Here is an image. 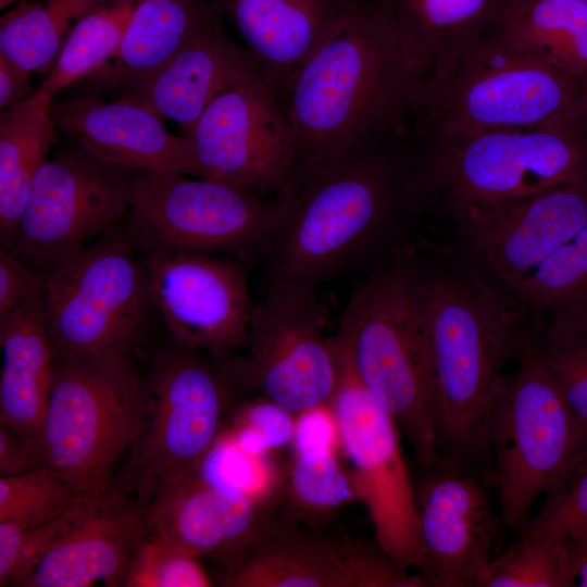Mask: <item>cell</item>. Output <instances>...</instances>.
<instances>
[{"label":"cell","mask_w":587,"mask_h":587,"mask_svg":"<svg viewBox=\"0 0 587 587\" xmlns=\"http://www.w3.org/2000/svg\"><path fill=\"white\" fill-rule=\"evenodd\" d=\"M420 83L380 0H358L304 63L272 86L296 138L298 177L404 137Z\"/></svg>","instance_id":"cell-1"},{"label":"cell","mask_w":587,"mask_h":587,"mask_svg":"<svg viewBox=\"0 0 587 587\" xmlns=\"http://www.w3.org/2000/svg\"><path fill=\"white\" fill-rule=\"evenodd\" d=\"M439 416V454L491 472L485 433L508 360L524 328L516 304L474 263L421 267Z\"/></svg>","instance_id":"cell-2"},{"label":"cell","mask_w":587,"mask_h":587,"mask_svg":"<svg viewBox=\"0 0 587 587\" xmlns=\"http://www.w3.org/2000/svg\"><path fill=\"white\" fill-rule=\"evenodd\" d=\"M410 149L401 140L350 152L298 177L272 238L271 279L317 286L370 250L415 204Z\"/></svg>","instance_id":"cell-3"},{"label":"cell","mask_w":587,"mask_h":587,"mask_svg":"<svg viewBox=\"0 0 587 587\" xmlns=\"http://www.w3.org/2000/svg\"><path fill=\"white\" fill-rule=\"evenodd\" d=\"M361 383L392 416L424 466L439 455L437 388L421 266L392 255L352 291L335 333Z\"/></svg>","instance_id":"cell-4"},{"label":"cell","mask_w":587,"mask_h":587,"mask_svg":"<svg viewBox=\"0 0 587 587\" xmlns=\"http://www.w3.org/2000/svg\"><path fill=\"white\" fill-rule=\"evenodd\" d=\"M549 124H587V76L549 66L491 28L420 84L408 132L430 139Z\"/></svg>","instance_id":"cell-5"},{"label":"cell","mask_w":587,"mask_h":587,"mask_svg":"<svg viewBox=\"0 0 587 587\" xmlns=\"http://www.w3.org/2000/svg\"><path fill=\"white\" fill-rule=\"evenodd\" d=\"M147 420L146 379L129 354H55L39 445L47 467L79 492L112 490L113 469Z\"/></svg>","instance_id":"cell-6"},{"label":"cell","mask_w":587,"mask_h":587,"mask_svg":"<svg viewBox=\"0 0 587 587\" xmlns=\"http://www.w3.org/2000/svg\"><path fill=\"white\" fill-rule=\"evenodd\" d=\"M503 376L488 414L485 445L502 525L519 533L537 500L560 488L587 460V423L566 404L525 351Z\"/></svg>","instance_id":"cell-7"},{"label":"cell","mask_w":587,"mask_h":587,"mask_svg":"<svg viewBox=\"0 0 587 587\" xmlns=\"http://www.w3.org/2000/svg\"><path fill=\"white\" fill-rule=\"evenodd\" d=\"M424 140L412 152L416 202L448 204L529 196L587 178V124L495 129Z\"/></svg>","instance_id":"cell-8"},{"label":"cell","mask_w":587,"mask_h":587,"mask_svg":"<svg viewBox=\"0 0 587 587\" xmlns=\"http://www.w3.org/2000/svg\"><path fill=\"white\" fill-rule=\"evenodd\" d=\"M145 379L148 420L132 460L143 507L161 489L202 473L239 389L223 362L178 345Z\"/></svg>","instance_id":"cell-9"},{"label":"cell","mask_w":587,"mask_h":587,"mask_svg":"<svg viewBox=\"0 0 587 587\" xmlns=\"http://www.w3.org/2000/svg\"><path fill=\"white\" fill-rule=\"evenodd\" d=\"M329 316L316 286L271 279L253 303L247 355L224 362L239 389L299 414L326 404L336 389L340 360Z\"/></svg>","instance_id":"cell-10"},{"label":"cell","mask_w":587,"mask_h":587,"mask_svg":"<svg viewBox=\"0 0 587 587\" xmlns=\"http://www.w3.org/2000/svg\"><path fill=\"white\" fill-rule=\"evenodd\" d=\"M164 172L137 174L129 208V237L147 253L218 255L271 241L290 198L265 197L209 178Z\"/></svg>","instance_id":"cell-11"},{"label":"cell","mask_w":587,"mask_h":587,"mask_svg":"<svg viewBox=\"0 0 587 587\" xmlns=\"http://www.w3.org/2000/svg\"><path fill=\"white\" fill-rule=\"evenodd\" d=\"M152 309L146 264L126 242L90 243L45 274L43 315L55 354H129Z\"/></svg>","instance_id":"cell-12"},{"label":"cell","mask_w":587,"mask_h":587,"mask_svg":"<svg viewBox=\"0 0 587 587\" xmlns=\"http://www.w3.org/2000/svg\"><path fill=\"white\" fill-rule=\"evenodd\" d=\"M137 174L78 143L59 148L34 179L11 250L43 275L53 271L129 211Z\"/></svg>","instance_id":"cell-13"},{"label":"cell","mask_w":587,"mask_h":587,"mask_svg":"<svg viewBox=\"0 0 587 587\" xmlns=\"http://www.w3.org/2000/svg\"><path fill=\"white\" fill-rule=\"evenodd\" d=\"M337 347L340 371L328 404L351 466L358 499L367 510L375 540L383 550L401 566L417 569L415 488L402 453L401 432L354 374L338 344Z\"/></svg>","instance_id":"cell-14"},{"label":"cell","mask_w":587,"mask_h":587,"mask_svg":"<svg viewBox=\"0 0 587 587\" xmlns=\"http://www.w3.org/2000/svg\"><path fill=\"white\" fill-rule=\"evenodd\" d=\"M187 138L198 176L265 197L291 195L299 154L292 128L262 73L215 98Z\"/></svg>","instance_id":"cell-15"},{"label":"cell","mask_w":587,"mask_h":587,"mask_svg":"<svg viewBox=\"0 0 587 587\" xmlns=\"http://www.w3.org/2000/svg\"><path fill=\"white\" fill-rule=\"evenodd\" d=\"M415 488L420 561L429 587H480L495 559L499 510L483 465L439 454Z\"/></svg>","instance_id":"cell-16"},{"label":"cell","mask_w":587,"mask_h":587,"mask_svg":"<svg viewBox=\"0 0 587 587\" xmlns=\"http://www.w3.org/2000/svg\"><path fill=\"white\" fill-rule=\"evenodd\" d=\"M225 587H429L375 540L327 535L272 513L242 557L225 567Z\"/></svg>","instance_id":"cell-17"},{"label":"cell","mask_w":587,"mask_h":587,"mask_svg":"<svg viewBox=\"0 0 587 587\" xmlns=\"http://www.w3.org/2000/svg\"><path fill=\"white\" fill-rule=\"evenodd\" d=\"M143 262L154 309L176 345L217 362L246 345L253 303L239 262L172 251L149 252Z\"/></svg>","instance_id":"cell-18"},{"label":"cell","mask_w":587,"mask_h":587,"mask_svg":"<svg viewBox=\"0 0 587 587\" xmlns=\"http://www.w3.org/2000/svg\"><path fill=\"white\" fill-rule=\"evenodd\" d=\"M474 264L509 292L587 222V178L503 201L450 204Z\"/></svg>","instance_id":"cell-19"},{"label":"cell","mask_w":587,"mask_h":587,"mask_svg":"<svg viewBox=\"0 0 587 587\" xmlns=\"http://www.w3.org/2000/svg\"><path fill=\"white\" fill-rule=\"evenodd\" d=\"M274 504L202 473L170 485L145 505L150 533L197 559L237 562Z\"/></svg>","instance_id":"cell-20"},{"label":"cell","mask_w":587,"mask_h":587,"mask_svg":"<svg viewBox=\"0 0 587 587\" xmlns=\"http://www.w3.org/2000/svg\"><path fill=\"white\" fill-rule=\"evenodd\" d=\"M50 112L59 130L112 165L198 176L187 138L168 133L162 118L130 97L111 103L73 99L52 103Z\"/></svg>","instance_id":"cell-21"},{"label":"cell","mask_w":587,"mask_h":587,"mask_svg":"<svg viewBox=\"0 0 587 587\" xmlns=\"http://www.w3.org/2000/svg\"><path fill=\"white\" fill-rule=\"evenodd\" d=\"M149 526L146 509L113 490L48 551L22 582L24 587L124 586L132 558Z\"/></svg>","instance_id":"cell-22"},{"label":"cell","mask_w":587,"mask_h":587,"mask_svg":"<svg viewBox=\"0 0 587 587\" xmlns=\"http://www.w3.org/2000/svg\"><path fill=\"white\" fill-rule=\"evenodd\" d=\"M259 73L253 54L235 43L220 21L123 97L174 121L185 135L215 98Z\"/></svg>","instance_id":"cell-23"},{"label":"cell","mask_w":587,"mask_h":587,"mask_svg":"<svg viewBox=\"0 0 587 587\" xmlns=\"http://www.w3.org/2000/svg\"><path fill=\"white\" fill-rule=\"evenodd\" d=\"M274 86L303 64L358 0H217Z\"/></svg>","instance_id":"cell-24"},{"label":"cell","mask_w":587,"mask_h":587,"mask_svg":"<svg viewBox=\"0 0 587 587\" xmlns=\"http://www.w3.org/2000/svg\"><path fill=\"white\" fill-rule=\"evenodd\" d=\"M504 1L380 0L421 83L444 75L490 30Z\"/></svg>","instance_id":"cell-25"},{"label":"cell","mask_w":587,"mask_h":587,"mask_svg":"<svg viewBox=\"0 0 587 587\" xmlns=\"http://www.w3.org/2000/svg\"><path fill=\"white\" fill-rule=\"evenodd\" d=\"M0 423L39 445L55 359L43 296L0 316Z\"/></svg>","instance_id":"cell-26"},{"label":"cell","mask_w":587,"mask_h":587,"mask_svg":"<svg viewBox=\"0 0 587 587\" xmlns=\"http://www.w3.org/2000/svg\"><path fill=\"white\" fill-rule=\"evenodd\" d=\"M222 13L217 0H137L114 62L99 76L107 86L128 90L220 22Z\"/></svg>","instance_id":"cell-27"},{"label":"cell","mask_w":587,"mask_h":587,"mask_svg":"<svg viewBox=\"0 0 587 587\" xmlns=\"http://www.w3.org/2000/svg\"><path fill=\"white\" fill-rule=\"evenodd\" d=\"M53 101L34 92L0 116V239L14 246L34 179L57 141Z\"/></svg>","instance_id":"cell-28"},{"label":"cell","mask_w":587,"mask_h":587,"mask_svg":"<svg viewBox=\"0 0 587 587\" xmlns=\"http://www.w3.org/2000/svg\"><path fill=\"white\" fill-rule=\"evenodd\" d=\"M492 28L527 55L562 72L587 76V3L505 0Z\"/></svg>","instance_id":"cell-29"},{"label":"cell","mask_w":587,"mask_h":587,"mask_svg":"<svg viewBox=\"0 0 587 587\" xmlns=\"http://www.w3.org/2000/svg\"><path fill=\"white\" fill-rule=\"evenodd\" d=\"M105 0H41L1 17L0 52L33 72L51 70L74 25Z\"/></svg>","instance_id":"cell-30"},{"label":"cell","mask_w":587,"mask_h":587,"mask_svg":"<svg viewBox=\"0 0 587 587\" xmlns=\"http://www.w3.org/2000/svg\"><path fill=\"white\" fill-rule=\"evenodd\" d=\"M137 0H105L66 36L54 65L36 93L53 101L63 88L101 71L114 58Z\"/></svg>","instance_id":"cell-31"},{"label":"cell","mask_w":587,"mask_h":587,"mask_svg":"<svg viewBox=\"0 0 587 587\" xmlns=\"http://www.w3.org/2000/svg\"><path fill=\"white\" fill-rule=\"evenodd\" d=\"M545 322L525 328L520 351L547 373L570 409L587 423V320L571 313H548Z\"/></svg>","instance_id":"cell-32"},{"label":"cell","mask_w":587,"mask_h":587,"mask_svg":"<svg viewBox=\"0 0 587 587\" xmlns=\"http://www.w3.org/2000/svg\"><path fill=\"white\" fill-rule=\"evenodd\" d=\"M358 499L349 471L326 449L295 451L283 483L280 515L321 528L345 504Z\"/></svg>","instance_id":"cell-33"},{"label":"cell","mask_w":587,"mask_h":587,"mask_svg":"<svg viewBox=\"0 0 587 587\" xmlns=\"http://www.w3.org/2000/svg\"><path fill=\"white\" fill-rule=\"evenodd\" d=\"M510 294L515 304L539 313L587 309V222Z\"/></svg>","instance_id":"cell-34"},{"label":"cell","mask_w":587,"mask_h":587,"mask_svg":"<svg viewBox=\"0 0 587 587\" xmlns=\"http://www.w3.org/2000/svg\"><path fill=\"white\" fill-rule=\"evenodd\" d=\"M575 586L573 557L566 537L517 534L492 560L480 587Z\"/></svg>","instance_id":"cell-35"},{"label":"cell","mask_w":587,"mask_h":587,"mask_svg":"<svg viewBox=\"0 0 587 587\" xmlns=\"http://www.w3.org/2000/svg\"><path fill=\"white\" fill-rule=\"evenodd\" d=\"M84 494L48 467L0 477V520L28 527L49 522Z\"/></svg>","instance_id":"cell-36"},{"label":"cell","mask_w":587,"mask_h":587,"mask_svg":"<svg viewBox=\"0 0 587 587\" xmlns=\"http://www.w3.org/2000/svg\"><path fill=\"white\" fill-rule=\"evenodd\" d=\"M214 583L199 559L150 533L129 563L126 587H210Z\"/></svg>","instance_id":"cell-37"},{"label":"cell","mask_w":587,"mask_h":587,"mask_svg":"<svg viewBox=\"0 0 587 587\" xmlns=\"http://www.w3.org/2000/svg\"><path fill=\"white\" fill-rule=\"evenodd\" d=\"M517 533L571 537L587 534V460Z\"/></svg>","instance_id":"cell-38"},{"label":"cell","mask_w":587,"mask_h":587,"mask_svg":"<svg viewBox=\"0 0 587 587\" xmlns=\"http://www.w3.org/2000/svg\"><path fill=\"white\" fill-rule=\"evenodd\" d=\"M239 409L236 442L243 451L266 455L271 450L292 442L296 426L292 413L259 396Z\"/></svg>","instance_id":"cell-39"},{"label":"cell","mask_w":587,"mask_h":587,"mask_svg":"<svg viewBox=\"0 0 587 587\" xmlns=\"http://www.w3.org/2000/svg\"><path fill=\"white\" fill-rule=\"evenodd\" d=\"M100 495H83L58 517L26 528L11 585L21 586L41 558L89 511Z\"/></svg>","instance_id":"cell-40"},{"label":"cell","mask_w":587,"mask_h":587,"mask_svg":"<svg viewBox=\"0 0 587 587\" xmlns=\"http://www.w3.org/2000/svg\"><path fill=\"white\" fill-rule=\"evenodd\" d=\"M45 275L33 270L12 250H0V316L43 295Z\"/></svg>","instance_id":"cell-41"},{"label":"cell","mask_w":587,"mask_h":587,"mask_svg":"<svg viewBox=\"0 0 587 587\" xmlns=\"http://www.w3.org/2000/svg\"><path fill=\"white\" fill-rule=\"evenodd\" d=\"M296 420L292 444L295 451L326 449L340 446L336 420L328 403L300 412Z\"/></svg>","instance_id":"cell-42"},{"label":"cell","mask_w":587,"mask_h":587,"mask_svg":"<svg viewBox=\"0 0 587 587\" xmlns=\"http://www.w3.org/2000/svg\"><path fill=\"white\" fill-rule=\"evenodd\" d=\"M43 467L47 465L40 446L0 423V475L13 476Z\"/></svg>","instance_id":"cell-43"},{"label":"cell","mask_w":587,"mask_h":587,"mask_svg":"<svg viewBox=\"0 0 587 587\" xmlns=\"http://www.w3.org/2000/svg\"><path fill=\"white\" fill-rule=\"evenodd\" d=\"M30 71L0 52V107L13 109L32 97Z\"/></svg>","instance_id":"cell-44"},{"label":"cell","mask_w":587,"mask_h":587,"mask_svg":"<svg viewBox=\"0 0 587 587\" xmlns=\"http://www.w3.org/2000/svg\"><path fill=\"white\" fill-rule=\"evenodd\" d=\"M27 527L17 521L0 520V586L11 585Z\"/></svg>","instance_id":"cell-45"},{"label":"cell","mask_w":587,"mask_h":587,"mask_svg":"<svg viewBox=\"0 0 587 587\" xmlns=\"http://www.w3.org/2000/svg\"><path fill=\"white\" fill-rule=\"evenodd\" d=\"M566 538L572 550L575 586L587 587V534Z\"/></svg>","instance_id":"cell-46"},{"label":"cell","mask_w":587,"mask_h":587,"mask_svg":"<svg viewBox=\"0 0 587 587\" xmlns=\"http://www.w3.org/2000/svg\"><path fill=\"white\" fill-rule=\"evenodd\" d=\"M559 312L575 314V315H578V316L587 320V309L577 310V311H559Z\"/></svg>","instance_id":"cell-47"},{"label":"cell","mask_w":587,"mask_h":587,"mask_svg":"<svg viewBox=\"0 0 587 587\" xmlns=\"http://www.w3.org/2000/svg\"><path fill=\"white\" fill-rule=\"evenodd\" d=\"M15 1H20V0H0V8L3 9Z\"/></svg>","instance_id":"cell-48"},{"label":"cell","mask_w":587,"mask_h":587,"mask_svg":"<svg viewBox=\"0 0 587 587\" xmlns=\"http://www.w3.org/2000/svg\"><path fill=\"white\" fill-rule=\"evenodd\" d=\"M578 1L584 2V3H587V0H578Z\"/></svg>","instance_id":"cell-49"}]
</instances>
